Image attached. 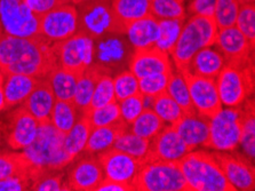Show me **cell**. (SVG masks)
Instances as JSON below:
<instances>
[{
	"instance_id": "obj_11",
	"label": "cell",
	"mask_w": 255,
	"mask_h": 191,
	"mask_svg": "<svg viewBox=\"0 0 255 191\" xmlns=\"http://www.w3.org/2000/svg\"><path fill=\"white\" fill-rule=\"evenodd\" d=\"M39 124L21 104L0 124L1 134L13 150H23L36 138Z\"/></svg>"
},
{
	"instance_id": "obj_37",
	"label": "cell",
	"mask_w": 255,
	"mask_h": 191,
	"mask_svg": "<svg viewBox=\"0 0 255 191\" xmlns=\"http://www.w3.org/2000/svg\"><path fill=\"white\" fill-rule=\"evenodd\" d=\"M152 110L160 117L165 124L173 125L183 116V112L181 110L175 101H174L171 95L167 92L160 93L159 95L154 96Z\"/></svg>"
},
{
	"instance_id": "obj_26",
	"label": "cell",
	"mask_w": 255,
	"mask_h": 191,
	"mask_svg": "<svg viewBox=\"0 0 255 191\" xmlns=\"http://www.w3.org/2000/svg\"><path fill=\"white\" fill-rule=\"evenodd\" d=\"M134 48H145L156 45L158 38V19L148 16L133 22L126 31Z\"/></svg>"
},
{
	"instance_id": "obj_50",
	"label": "cell",
	"mask_w": 255,
	"mask_h": 191,
	"mask_svg": "<svg viewBox=\"0 0 255 191\" xmlns=\"http://www.w3.org/2000/svg\"><path fill=\"white\" fill-rule=\"evenodd\" d=\"M23 1L38 16H41L61 5L59 0H23Z\"/></svg>"
},
{
	"instance_id": "obj_47",
	"label": "cell",
	"mask_w": 255,
	"mask_h": 191,
	"mask_svg": "<svg viewBox=\"0 0 255 191\" xmlns=\"http://www.w3.org/2000/svg\"><path fill=\"white\" fill-rule=\"evenodd\" d=\"M99 60L106 63L110 62H119L124 55V46L121 40L118 39H109V40L103 41L99 46L98 50Z\"/></svg>"
},
{
	"instance_id": "obj_3",
	"label": "cell",
	"mask_w": 255,
	"mask_h": 191,
	"mask_svg": "<svg viewBox=\"0 0 255 191\" xmlns=\"http://www.w3.org/2000/svg\"><path fill=\"white\" fill-rule=\"evenodd\" d=\"M177 164L190 191H237L227 180L214 155L207 151L192 150Z\"/></svg>"
},
{
	"instance_id": "obj_38",
	"label": "cell",
	"mask_w": 255,
	"mask_h": 191,
	"mask_svg": "<svg viewBox=\"0 0 255 191\" xmlns=\"http://www.w3.org/2000/svg\"><path fill=\"white\" fill-rule=\"evenodd\" d=\"M184 0H150L151 15L157 19L175 18L184 21Z\"/></svg>"
},
{
	"instance_id": "obj_40",
	"label": "cell",
	"mask_w": 255,
	"mask_h": 191,
	"mask_svg": "<svg viewBox=\"0 0 255 191\" xmlns=\"http://www.w3.org/2000/svg\"><path fill=\"white\" fill-rule=\"evenodd\" d=\"M239 7L237 0H216L214 19L219 30L235 26Z\"/></svg>"
},
{
	"instance_id": "obj_1",
	"label": "cell",
	"mask_w": 255,
	"mask_h": 191,
	"mask_svg": "<svg viewBox=\"0 0 255 191\" xmlns=\"http://www.w3.org/2000/svg\"><path fill=\"white\" fill-rule=\"evenodd\" d=\"M59 67L55 42L41 34L33 38L0 37V70L3 75L47 78Z\"/></svg>"
},
{
	"instance_id": "obj_7",
	"label": "cell",
	"mask_w": 255,
	"mask_h": 191,
	"mask_svg": "<svg viewBox=\"0 0 255 191\" xmlns=\"http://www.w3.org/2000/svg\"><path fill=\"white\" fill-rule=\"evenodd\" d=\"M215 81L222 105L239 107L254 91V62H250L244 67L227 63Z\"/></svg>"
},
{
	"instance_id": "obj_44",
	"label": "cell",
	"mask_w": 255,
	"mask_h": 191,
	"mask_svg": "<svg viewBox=\"0 0 255 191\" xmlns=\"http://www.w3.org/2000/svg\"><path fill=\"white\" fill-rule=\"evenodd\" d=\"M172 73H153L138 79V88L143 95L157 96L166 91Z\"/></svg>"
},
{
	"instance_id": "obj_53",
	"label": "cell",
	"mask_w": 255,
	"mask_h": 191,
	"mask_svg": "<svg viewBox=\"0 0 255 191\" xmlns=\"http://www.w3.org/2000/svg\"><path fill=\"white\" fill-rule=\"evenodd\" d=\"M90 1H100V0H72V3L73 5H79V3L90 2ZM109 1H111V0H109Z\"/></svg>"
},
{
	"instance_id": "obj_13",
	"label": "cell",
	"mask_w": 255,
	"mask_h": 191,
	"mask_svg": "<svg viewBox=\"0 0 255 191\" xmlns=\"http://www.w3.org/2000/svg\"><path fill=\"white\" fill-rule=\"evenodd\" d=\"M181 73L187 83L196 111L199 115L211 119L223 108L215 79L195 75L190 71H183Z\"/></svg>"
},
{
	"instance_id": "obj_39",
	"label": "cell",
	"mask_w": 255,
	"mask_h": 191,
	"mask_svg": "<svg viewBox=\"0 0 255 191\" xmlns=\"http://www.w3.org/2000/svg\"><path fill=\"white\" fill-rule=\"evenodd\" d=\"M85 115L90 118L93 128L111 126V125L118 124L124 120L122 118L121 108H119V103L117 101L103 105L101 108L93 109V110H90Z\"/></svg>"
},
{
	"instance_id": "obj_32",
	"label": "cell",
	"mask_w": 255,
	"mask_h": 191,
	"mask_svg": "<svg viewBox=\"0 0 255 191\" xmlns=\"http://www.w3.org/2000/svg\"><path fill=\"white\" fill-rule=\"evenodd\" d=\"M166 92H167L168 94L171 95L172 99L179 104L183 115L189 116L197 114L194 104H192L190 93H189L187 83H185L182 73L172 72L171 77H169L167 87H166Z\"/></svg>"
},
{
	"instance_id": "obj_54",
	"label": "cell",
	"mask_w": 255,
	"mask_h": 191,
	"mask_svg": "<svg viewBox=\"0 0 255 191\" xmlns=\"http://www.w3.org/2000/svg\"><path fill=\"white\" fill-rule=\"evenodd\" d=\"M239 5H245V3H254L255 0H237Z\"/></svg>"
},
{
	"instance_id": "obj_14",
	"label": "cell",
	"mask_w": 255,
	"mask_h": 191,
	"mask_svg": "<svg viewBox=\"0 0 255 191\" xmlns=\"http://www.w3.org/2000/svg\"><path fill=\"white\" fill-rule=\"evenodd\" d=\"M190 151L172 125H169L150 140L149 150L144 157L141 158V164L148 162L177 163Z\"/></svg>"
},
{
	"instance_id": "obj_36",
	"label": "cell",
	"mask_w": 255,
	"mask_h": 191,
	"mask_svg": "<svg viewBox=\"0 0 255 191\" xmlns=\"http://www.w3.org/2000/svg\"><path fill=\"white\" fill-rule=\"evenodd\" d=\"M150 140L133 134L132 132L125 131L121 134L114 143V148L126 153L135 158L141 159L148 153Z\"/></svg>"
},
{
	"instance_id": "obj_29",
	"label": "cell",
	"mask_w": 255,
	"mask_h": 191,
	"mask_svg": "<svg viewBox=\"0 0 255 191\" xmlns=\"http://www.w3.org/2000/svg\"><path fill=\"white\" fill-rule=\"evenodd\" d=\"M47 79L52 85L56 100L72 102L78 77L71 72L65 71L64 69H62L59 65V67H56L49 73Z\"/></svg>"
},
{
	"instance_id": "obj_17",
	"label": "cell",
	"mask_w": 255,
	"mask_h": 191,
	"mask_svg": "<svg viewBox=\"0 0 255 191\" xmlns=\"http://www.w3.org/2000/svg\"><path fill=\"white\" fill-rule=\"evenodd\" d=\"M98 159L106 174L104 178L126 183H130L142 165L141 159L123 153L114 147L99 153Z\"/></svg>"
},
{
	"instance_id": "obj_41",
	"label": "cell",
	"mask_w": 255,
	"mask_h": 191,
	"mask_svg": "<svg viewBox=\"0 0 255 191\" xmlns=\"http://www.w3.org/2000/svg\"><path fill=\"white\" fill-rule=\"evenodd\" d=\"M115 101H116V96H115V88H114V78L102 73L99 78L98 83H96V86L94 89V93H93L88 111L93 110V109L101 108L103 105H107L109 103H113Z\"/></svg>"
},
{
	"instance_id": "obj_33",
	"label": "cell",
	"mask_w": 255,
	"mask_h": 191,
	"mask_svg": "<svg viewBox=\"0 0 255 191\" xmlns=\"http://www.w3.org/2000/svg\"><path fill=\"white\" fill-rule=\"evenodd\" d=\"M29 175L31 181H34L32 166L23 153L0 155V180L14 175Z\"/></svg>"
},
{
	"instance_id": "obj_2",
	"label": "cell",
	"mask_w": 255,
	"mask_h": 191,
	"mask_svg": "<svg viewBox=\"0 0 255 191\" xmlns=\"http://www.w3.org/2000/svg\"><path fill=\"white\" fill-rule=\"evenodd\" d=\"M64 136L51 122L39 124L32 143L23 149L33 169L34 181L47 172L62 171L75 161L64 149Z\"/></svg>"
},
{
	"instance_id": "obj_8",
	"label": "cell",
	"mask_w": 255,
	"mask_h": 191,
	"mask_svg": "<svg viewBox=\"0 0 255 191\" xmlns=\"http://www.w3.org/2000/svg\"><path fill=\"white\" fill-rule=\"evenodd\" d=\"M243 118L241 105L222 108L210 119V134L205 147L216 151H234L241 142Z\"/></svg>"
},
{
	"instance_id": "obj_25",
	"label": "cell",
	"mask_w": 255,
	"mask_h": 191,
	"mask_svg": "<svg viewBox=\"0 0 255 191\" xmlns=\"http://www.w3.org/2000/svg\"><path fill=\"white\" fill-rule=\"evenodd\" d=\"M127 126L128 125L123 120V122L111 125V126L93 128L84 153L94 155L110 149L111 147H114V143L118 136L127 131Z\"/></svg>"
},
{
	"instance_id": "obj_30",
	"label": "cell",
	"mask_w": 255,
	"mask_h": 191,
	"mask_svg": "<svg viewBox=\"0 0 255 191\" xmlns=\"http://www.w3.org/2000/svg\"><path fill=\"white\" fill-rule=\"evenodd\" d=\"M243 114V132L239 146L243 148L245 157L254 162L255 156V117H254V101H245L242 105Z\"/></svg>"
},
{
	"instance_id": "obj_45",
	"label": "cell",
	"mask_w": 255,
	"mask_h": 191,
	"mask_svg": "<svg viewBox=\"0 0 255 191\" xmlns=\"http://www.w3.org/2000/svg\"><path fill=\"white\" fill-rule=\"evenodd\" d=\"M143 100H144V95L141 92H138L136 94L118 102L119 108H121L122 118L127 125L132 124L143 111V109H144Z\"/></svg>"
},
{
	"instance_id": "obj_56",
	"label": "cell",
	"mask_w": 255,
	"mask_h": 191,
	"mask_svg": "<svg viewBox=\"0 0 255 191\" xmlns=\"http://www.w3.org/2000/svg\"><path fill=\"white\" fill-rule=\"evenodd\" d=\"M61 5H63V3H72V0H59Z\"/></svg>"
},
{
	"instance_id": "obj_35",
	"label": "cell",
	"mask_w": 255,
	"mask_h": 191,
	"mask_svg": "<svg viewBox=\"0 0 255 191\" xmlns=\"http://www.w3.org/2000/svg\"><path fill=\"white\" fill-rule=\"evenodd\" d=\"M78 111L72 102L56 100L51 112V123L56 130L67 134L77 122Z\"/></svg>"
},
{
	"instance_id": "obj_18",
	"label": "cell",
	"mask_w": 255,
	"mask_h": 191,
	"mask_svg": "<svg viewBox=\"0 0 255 191\" xmlns=\"http://www.w3.org/2000/svg\"><path fill=\"white\" fill-rule=\"evenodd\" d=\"M103 179L104 172L98 157L90 155L72 167L64 183V190L96 191Z\"/></svg>"
},
{
	"instance_id": "obj_51",
	"label": "cell",
	"mask_w": 255,
	"mask_h": 191,
	"mask_svg": "<svg viewBox=\"0 0 255 191\" xmlns=\"http://www.w3.org/2000/svg\"><path fill=\"white\" fill-rule=\"evenodd\" d=\"M133 187L130 183L114 181L110 179L104 178L102 182L100 183L96 191H133Z\"/></svg>"
},
{
	"instance_id": "obj_9",
	"label": "cell",
	"mask_w": 255,
	"mask_h": 191,
	"mask_svg": "<svg viewBox=\"0 0 255 191\" xmlns=\"http://www.w3.org/2000/svg\"><path fill=\"white\" fill-rule=\"evenodd\" d=\"M38 16L23 0H0V22L3 33L17 38L39 36Z\"/></svg>"
},
{
	"instance_id": "obj_46",
	"label": "cell",
	"mask_w": 255,
	"mask_h": 191,
	"mask_svg": "<svg viewBox=\"0 0 255 191\" xmlns=\"http://www.w3.org/2000/svg\"><path fill=\"white\" fill-rule=\"evenodd\" d=\"M64 174L61 171H53L42 174L30 187V190L34 191H63Z\"/></svg>"
},
{
	"instance_id": "obj_6",
	"label": "cell",
	"mask_w": 255,
	"mask_h": 191,
	"mask_svg": "<svg viewBox=\"0 0 255 191\" xmlns=\"http://www.w3.org/2000/svg\"><path fill=\"white\" fill-rule=\"evenodd\" d=\"M130 185L138 191H190L177 163H143Z\"/></svg>"
},
{
	"instance_id": "obj_52",
	"label": "cell",
	"mask_w": 255,
	"mask_h": 191,
	"mask_svg": "<svg viewBox=\"0 0 255 191\" xmlns=\"http://www.w3.org/2000/svg\"><path fill=\"white\" fill-rule=\"evenodd\" d=\"M6 110L5 109V99H3L2 87H0V112Z\"/></svg>"
},
{
	"instance_id": "obj_57",
	"label": "cell",
	"mask_w": 255,
	"mask_h": 191,
	"mask_svg": "<svg viewBox=\"0 0 255 191\" xmlns=\"http://www.w3.org/2000/svg\"><path fill=\"white\" fill-rule=\"evenodd\" d=\"M2 34H5V33H3V30H2V26H1V22H0V37H1Z\"/></svg>"
},
{
	"instance_id": "obj_10",
	"label": "cell",
	"mask_w": 255,
	"mask_h": 191,
	"mask_svg": "<svg viewBox=\"0 0 255 191\" xmlns=\"http://www.w3.org/2000/svg\"><path fill=\"white\" fill-rule=\"evenodd\" d=\"M59 65L65 71L79 77L92 67L94 61V40L77 32L63 41L55 42Z\"/></svg>"
},
{
	"instance_id": "obj_15",
	"label": "cell",
	"mask_w": 255,
	"mask_h": 191,
	"mask_svg": "<svg viewBox=\"0 0 255 191\" xmlns=\"http://www.w3.org/2000/svg\"><path fill=\"white\" fill-rule=\"evenodd\" d=\"M227 180L236 190L254 191L255 173L253 162L242 155H230L228 151L213 154Z\"/></svg>"
},
{
	"instance_id": "obj_21",
	"label": "cell",
	"mask_w": 255,
	"mask_h": 191,
	"mask_svg": "<svg viewBox=\"0 0 255 191\" xmlns=\"http://www.w3.org/2000/svg\"><path fill=\"white\" fill-rule=\"evenodd\" d=\"M172 126L191 151L197 147L205 146L207 142L210 134V119L199 115L198 112L195 115H183Z\"/></svg>"
},
{
	"instance_id": "obj_24",
	"label": "cell",
	"mask_w": 255,
	"mask_h": 191,
	"mask_svg": "<svg viewBox=\"0 0 255 191\" xmlns=\"http://www.w3.org/2000/svg\"><path fill=\"white\" fill-rule=\"evenodd\" d=\"M225 64L226 60L221 54L211 47H204L199 49L192 57L188 71L215 79Z\"/></svg>"
},
{
	"instance_id": "obj_16",
	"label": "cell",
	"mask_w": 255,
	"mask_h": 191,
	"mask_svg": "<svg viewBox=\"0 0 255 191\" xmlns=\"http://www.w3.org/2000/svg\"><path fill=\"white\" fill-rule=\"evenodd\" d=\"M214 45L221 49L227 63L244 67L253 61L254 48L236 26L219 30Z\"/></svg>"
},
{
	"instance_id": "obj_34",
	"label": "cell",
	"mask_w": 255,
	"mask_h": 191,
	"mask_svg": "<svg viewBox=\"0 0 255 191\" xmlns=\"http://www.w3.org/2000/svg\"><path fill=\"white\" fill-rule=\"evenodd\" d=\"M183 22L181 19L168 18L158 19V38L156 46L164 52L171 54L182 30Z\"/></svg>"
},
{
	"instance_id": "obj_12",
	"label": "cell",
	"mask_w": 255,
	"mask_h": 191,
	"mask_svg": "<svg viewBox=\"0 0 255 191\" xmlns=\"http://www.w3.org/2000/svg\"><path fill=\"white\" fill-rule=\"evenodd\" d=\"M78 30V11L73 3H63L40 16L39 33L52 42L63 41Z\"/></svg>"
},
{
	"instance_id": "obj_5",
	"label": "cell",
	"mask_w": 255,
	"mask_h": 191,
	"mask_svg": "<svg viewBox=\"0 0 255 191\" xmlns=\"http://www.w3.org/2000/svg\"><path fill=\"white\" fill-rule=\"evenodd\" d=\"M75 6L78 11L77 32L83 33L93 40L106 34L126 33V26L116 16L109 0L83 2Z\"/></svg>"
},
{
	"instance_id": "obj_28",
	"label": "cell",
	"mask_w": 255,
	"mask_h": 191,
	"mask_svg": "<svg viewBox=\"0 0 255 191\" xmlns=\"http://www.w3.org/2000/svg\"><path fill=\"white\" fill-rule=\"evenodd\" d=\"M93 131V125L86 115H82L73 127L64 136V149L75 159L83 153L88 138Z\"/></svg>"
},
{
	"instance_id": "obj_27",
	"label": "cell",
	"mask_w": 255,
	"mask_h": 191,
	"mask_svg": "<svg viewBox=\"0 0 255 191\" xmlns=\"http://www.w3.org/2000/svg\"><path fill=\"white\" fill-rule=\"evenodd\" d=\"M111 6L126 29L137 19L152 16L150 0H111Z\"/></svg>"
},
{
	"instance_id": "obj_48",
	"label": "cell",
	"mask_w": 255,
	"mask_h": 191,
	"mask_svg": "<svg viewBox=\"0 0 255 191\" xmlns=\"http://www.w3.org/2000/svg\"><path fill=\"white\" fill-rule=\"evenodd\" d=\"M32 181L29 175H14L0 180V191H24L30 190Z\"/></svg>"
},
{
	"instance_id": "obj_31",
	"label": "cell",
	"mask_w": 255,
	"mask_h": 191,
	"mask_svg": "<svg viewBox=\"0 0 255 191\" xmlns=\"http://www.w3.org/2000/svg\"><path fill=\"white\" fill-rule=\"evenodd\" d=\"M165 123L151 108H144L134 122L129 125L133 134L151 140L165 127Z\"/></svg>"
},
{
	"instance_id": "obj_49",
	"label": "cell",
	"mask_w": 255,
	"mask_h": 191,
	"mask_svg": "<svg viewBox=\"0 0 255 191\" xmlns=\"http://www.w3.org/2000/svg\"><path fill=\"white\" fill-rule=\"evenodd\" d=\"M216 0H192L189 5V13L199 16L214 17Z\"/></svg>"
},
{
	"instance_id": "obj_42",
	"label": "cell",
	"mask_w": 255,
	"mask_h": 191,
	"mask_svg": "<svg viewBox=\"0 0 255 191\" xmlns=\"http://www.w3.org/2000/svg\"><path fill=\"white\" fill-rule=\"evenodd\" d=\"M236 28L244 34L251 46H255V6L254 3H245L239 7L236 19Z\"/></svg>"
},
{
	"instance_id": "obj_4",
	"label": "cell",
	"mask_w": 255,
	"mask_h": 191,
	"mask_svg": "<svg viewBox=\"0 0 255 191\" xmlns=\"http://www.w3.org/2000/svg\"><path fill=\"white\" fill-rule=\"evenodd\" d=\"M218 31L214 17L192 15V17L183 24L180 37L169 54L173 57L177 71H188L195 54L199 49L211 47L215 44Z\"/></svg>"
},
{
	"instance_id": "obj_23",
	"label": "cell",
	"mask_w": 255,
	"mask_h": 191,
	"mask_svg": "<svg viewBox=\"0 0 255 191\" xmlns=\"http://www.w3.org/2000/svg\"><path fill=\"white\" fill-rule=\"evenodd\" d=\"M100 70L101 69H100L99 65L93 64L92 67L88 68L77 79L72 103L75 104L77 111L80 115H85L88 111V109H90L91 100L93 93H94L96 83H98L100 76L102 75Z\"/></svg>"
},
{
	"instance_id": "obj_22",
	"label": "cell",
	"mask_w": 255,
	"mask_h": 191,
	"mask_svg": "<svg viewBox=\"0 0 255 191\" xmlns=\"http://www.w3.org/2000/svg\"><path fill=\"white\" fill-rule=\"evenodd\" d=\"M40 78L24 75H8L5 77L2 85L5 109H10L22 104L30 93L36 87Z\"/></svg>"
},
{
	"instance_id": "obj_19",
	"label": "cell",
	"mask_w": 255,
	"mask_h": 191,
	"mask_svg": "<svg viewBox=\"0 0 255 191\" xmlns=\"http://www.w3.org/2000/svg\"><path fill=\"white\" fill-rule=\"evenodd\" d=\"M129 71H132L137 79L153 73H172L169 54L158 48L156 45L136 48L130 60Z\"/></svg>"
},
{
	"instance_id": "obj_55",
	"label": "cell",
	"mask_w": 255,
	"mask_h": 191,
	"mask_svg": "<svg viewBox=\"0 0 255 191\" xmlns=\"http://www.w3.org/2000/svg\"><path fill=\"white\" fill-rule=\"evenodd\" d=\"M5 75H3V72L0 70V87H2L3 85V81H5Z\"/></svg>"
},
{
	"instance_id": "obj_20",
	"label": "cell",
	"mask_w": 255,
	"mask_h": 191,
	"mask_svg": "<svg viewBox=\"0 0 255 191\" xmlns=\"http://www.w3.org/2000/svg\"><path fill=\"white\" fill-rule=\"evenodd\" d=\"M55 101L56 97L49 80L47 78H40L22 105L36 118L38 124H42L51 122V112Z\"/></svg>"
},
{
	"instance_id": "obj_43",
	"label": "cell",
	"mask_w": 255,
	"mask_h": 191,
	"mask_svg": "<svg viewBox=\"0 0 255 191\" xmlns=\"http://www.w3.org/2000/svg\"><path fill=\"white\" fill-rule=\"evenodd\" d=\"M115 96L117 102L127 99L140 92L138 79L132 71H124L114 78Z\"/></svg>"
}]
</instances>
